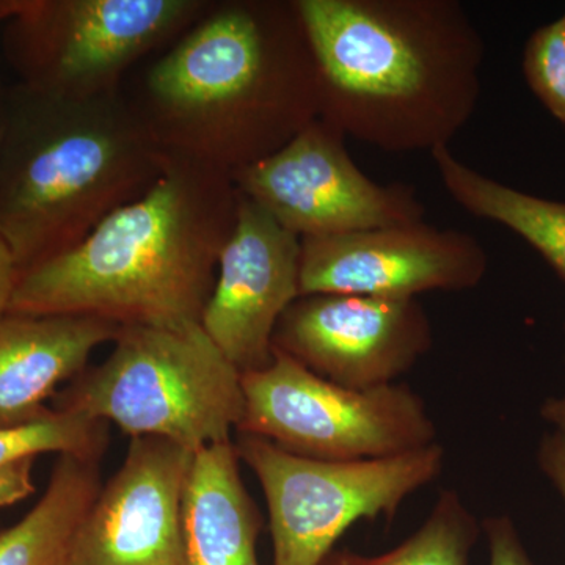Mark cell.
<instances>
[{
  "label": "cell",
  "mask_w": 565,
  "mask_h": 565,
  "mask_svg": "<svg viewBox=\"0 0 565 565\" xmlns=\"http://www.w3.org/2000/svg\"><path fill=\"white\" fill-rule=\"evenodd\" d=\"M523 73L539 102L565 125V50L556 21L537 29L527 40Z\"/></svg>",
  "instance_id": "cell-20"
},
{
  "label": "cell",
  "mask_w": 565,
  "mask_h": 565,
  "mask_svg": "<svg viewBox=\"0 0 565 565\" xmlns=\"http://www.w3.org/2000/svg\"><path fill=\"white\" fill-rule=\"evenodd\" d=\"M107 426L77 412L55 411L36 422L0 429V468L41 455L102 459Z\"/></svg>",
  "instance_id": "cell-19"
},
{
  "label": "cell",
  "mask_w": 565,
  "mask_h": 565,
  "mask_svg": "<svg viewBox=\"0 0 565 565\" xmlns=\"http://www.w3.org/2000/svg\"><path fill=\"white\" fill-rule=\"evenodd\" d=\"M211 0H0L2 51L31 90L62 98L120 92L137 62L174 43Z\"/></svg>",
  "instance_id": "cell-6"
},
{
  "label": "cell",
  "mask_w": 565,
  "mask_h": 565,
  "mask_svg": "<svg viewBox=\"0 0 565 565\" xmlns=\"http://www.w3.org/2000/svg\"><path fill=\"white\" fill-rule=\"evenodd\" d=\"M542 416L556 427V433L565 435V394L546 401L542 405Z\"/></svg>",
  "instance_id": "cell-25"
},
{
  "label": "cell",
  "mask_w": 565,
  "mask_h": 565,
  "mask_svg": "<svg viewBox=\"0 0 565 565\" xmlns=\"http://www.w3.org/2000/svg\"><path fill=\"white\" fill-rule=\"evenodd\" d=\"M482 527L489 541L490 565H534L509 516L487 519Z\"/></svg>",
  "instance_id": "cell-21"
},
{
  "label": "cell",
  "mask_w": 565,
  "mask_h": 565,
  "mask_svg": "<svg viewBox=\"0 0 565 565\" xmlns=\"http://www.w3.org/2000/svg\"><path fill=\"white\" fill-rule=\"evenodd\" d=\"M539 465L565 503V435L546 434L539 448Z\"/></svg>",
  "instance_id": "cell-23"
},
{
  "label": "cell",
  "mask_w": 565,
  "mask_h": 565,
  "mask_svg": "<svg viewBox=\"0 0 565 565\" xmlns=\"http://www.w3.org/2000/svg\"><path fill=\"white\" fill-rule=\"evenodd\" d=\"M7 95H9V85L3 84L0 77V147H2L3 129H6Z\"/></svg>",
  "instance_id": "cell-26"
},
{
  "label": "cell",
  "mask_w": 565,
  "mask_h": 565,
  "mask_svg": "<svg viewBox=\"0 0 565 565\" xmlns=\"http://www.w3.org/2000/svg\"><path fill=\"white\" fill-rule=\"evenodd\" d=\"M321 120L390 152L449 147L481 98L484 40L457 0H296Z\"/></svg>",
  "instance_id": "cell-2"
},
{
  "label": "cell",
  "mask_w": 565,
  "mask_h": 565,
  "mask_svg": "<svg viewBox=\"0 0 565 565\" xmlns=\"http://www.w3.org/2000/svg\"><path fill=\"white\" fill-rule=\"evenodd\" d=\"M120 326L90 316L7 315L0 321V429L50 415L58 386L87 370Z\"/></svg>",
  "instance_id": "cell-14"
},
{
  "label": "cell",
  "mask_w": 565,
  "mask_h": 565,
  "mask_svg": "<svg viewBox=\"0 0 565 565\" xmlns=\"http://www.w3.org/2000/svg\"><path fill=\"white\" fill-rule=\"evenodd\" d=\"M234 445L266 497L273 565H321L349 527L360 520H392L405 498L435 481L445 465L437 441L363 460L296 456L255 435L239 434Z\"/></svg>",
  "instance_id": "cell-7"
},
{
  "label": "cell",
  "mask_w": 565,
  "mask_h": 565,
  "mask_svg": "<svg viewBox=\"0 0 565 565\" xmlns=\"http://www.w3.org/2000/svg\"><path fill=\"white\" fill-rule=\"evenodd\" d=\"M239 463L232 440L193 452L182 498L185 565H259L262 516Z\"/></svg>",
  "instance_id": "cell-15"
},
{
  "label": "cell",
  "mask_w": 565,
  "mask_h": 565,
  "mask_svg": "<svg viewBox=\"0 0 565 565\" xmlns=\"http://www.w3.org/2000/svg\"><path fill=\"white\" fill-rule=\"evenodd\" d=\"M233 181L300 239L408 225L426 215L415 188L371 180L353 162L344 134L321 118Z\"/></svg>",
  "instance_id": "cell-9"
},
{
  "label": "cell",
  "mask_w": 565,
  "mask_h": 565,
  "mask_svg": "<svg viewBox=\"0 0 565 565\" xmlns=\"http://www.w3.org/2000/svg\"><path fill=\"white\" fill-rule=\"evenodd\" d=\"M169 161L233 178L321 118L296 0H221L125 90Z\"/></svg>",
  "instance_id": "cell-1"
},
{
  "label": "cell",
  "mask_w": 565,
  "mask_h": 565,
  "mask_svg": "<svg viewBox=\"0 0 565 565\" xmlns=\"http://www.w3.org/2000/svg\"><path fill=\"white\" fill-rule=\"evenodd\" d=\"M99 462L58 456L39 503L0 533V565H68L77 530L102 490Z\"/></svg>",
  "instance_id": "cell-16"
},
{
  "label": "cell",
  "mask_w": 565,
  "mask_h": 565,
  "mask_svg": "<svg viewBox=\"0 0 565 565\" xmlns=\"http://www.w3.org/2000/svg\"><path fill=\"white\" fill-rule=\"evenodd\" d=\"M557 28H559L561 39H563L564 50H565V13L559 20H556Z\"/></svg>",
  "instance_id": "cell-27"
},
{
  "label": "cell",
  "mask_w": 565,
  "mask_h": 565,
  "mask_svg": "<svg viewBox=\"0 0 565 565\" xmlns=\"http://www.w3.org/2000/svg\"><path fill=\"white\" fill-rule=\"evenodd\" d=\"M54 408L196 452L232 440L244 416L243 374L202 323L121 327L110 355L77 375Z\"/></svg>",
  "instance_id": "cell-5"
},
{
  "label": "cell",
  "mask_w": 565,
  "mask_h": 565,
  "mask_svg": "<svg viewBox=\"0 0 565 565\" xmlns=\"http://www.w3.org/2000/svg\"><path fill=\"white\" fill-rule=\"evenodd\" d=\"M237 200L233 178L170 161L150 191L81 244L22 273L9 315L90 316L162 329L202 323Z\"/></svg>",
  "instance_id": "cell-3"
},
{
  "label": "cell",
  "mask_w": 565,
  "mask_h": 565,
  "mask_svg": "<svg viewBox=\"0 0 565 565\" xmlns=\"http://www.w3.org/2000/svg\"><path fill=\"white\" fill-rule=\"evenodd\" d=\"M433 348L418 299L311 294L285 311L274 349L352 390L392 385Z\"/></svg>",
  "instance_id": "cell-10"
},
{
  "label": "cell",
  "mask_w": 565,
  "mask_h": 565,
  "mask_svg": "<svg viewBox=\"0 0 565 565\" xmlns=\"http://www.w3.org/2000/svg\"><path fill=\"white\" fill-rule=\"evenodd\" d=\"M33 465L35 459H24L0 468V508L20 503L35 492Z\"/></svg>",
  "instance_id": "cell-22"
},
{
  "label": "cell",
  "mask_w": 565,
  "mask_h": 565,
  "mask_svg": "<svg viewBox=\"0 0 565 565\" xmlns=\"http://www.w3.org/2000/svg\"><path fill=\"white\" fill-rule=\"evenodd\" d=\"M122 88L62 98L10 85L0 147V237L20 275L81 244L169 167Z\"/></svg>",
  "instance_id": "cell-4"
},
{
  "label": "cell",
  "mask_w": 565,
  "mask_h": 565,
  "mask_svg": "<svg viewBox=\"0 0 565 565\" xmlns=\"http://www.w3.org/2000/svg\"><path fill=\"white\" fill-rule=\"evenodd\" d=\"M489 256L473 234L427 223L382 226L300 239V296L416 299L467 291L482 281Z\"/></svg>",
  "instance_id": "cell-11"
},
{
  "label": "cell",
  "mask_w": 565,
  "mask_h": 565,
  "mask_svg": "<svg viewBox=\"0 0 565 565\" xmlns=\"http://www.w3.org/2000/svg\"><path fill=\"white\" fill-rule=\"evenodd\" d=\"M479 534L478 520L459 494L445 490L423 526L392 552L370 557L333 550L321 565H470Z\"/></svg>",
  "instance_id": "cell-18"
},
{
  "label": "cell",
  "mask_w": 565,
  "mask_h": 565,
  "mask_svg": "<svg viewBox=\"0 0 565 565\" xmlns=\"http://www.w3.org/2000/svg\"><path fill=\"white\" fill-rule=\"evenodd\" d=\"M192 459L173 441L131 438L82 520L68 565H185L182 498Z\"/></svg>",
  "instance_id": "cell-13"
},
{
  "label": "cell",
  "mask_w": 565,
  "mask_h": 565,
  "mask_svg": "<svg viewBox=\"0 0 565 565\" xmlns=\"http://www.w3.org/2000/svg\"><path fill=\"white\" fill-rule=\"evenodd\" d=\"M239 192V191H237ZM300 297V237L239 192L202 327L241 374L274 360V333Z\"/></svg>",
  "instance_id": "cell-12"
},
{
  "label": "cell",
  "mask_w": 565,
  "mask_h": 565,
  "mask_svg": "<svg viewBox=\"0 0 565 565\" xmlns=\"http://www.w3.org/2000/svg\"><path fill=\"white\" fill-rule=\"evenodd\" d=\"M18 280H20V267L9 245L0 237V321L9 315Z\"/></svg>",
  "instance_id": "cell-24"
},
{
  "label": "cell",
  "mask_w": 565,
  "mask_h": 565,
  "mask_svg": "<svg viewBox=\"0 0 565 565\" xmlns=\"http://www.w3.org/2000/svg\"><path fill=\"white\" fill-rule=\"evenodd\" d=\"M237 434L319 460L382 459L435 444L422 397L404 385L352 390L333 384L274 349L263 370L243 374Z\"/></svg>",
  "instance_id": "cell-8"
},
{
  "label": "cell",
  "mask_w": 565,
  "mask_h": 565,
  "mask_svg": "<svg viewBox=\"0 0 565 565\" xmlns=\"http://www.w3.org/2000/svg\"><path fill=\"white\" fill-rule=\"evenodd\" d=\"M446 192L463 211L500 223L541 253L565 281V203L519 191L486 177L451 151L430 152Z\"/></svg>",
  "instance_id": "cell-17"
}]
</instances>
